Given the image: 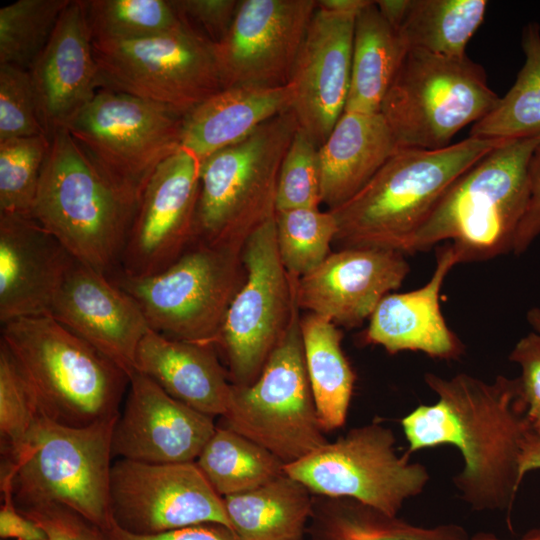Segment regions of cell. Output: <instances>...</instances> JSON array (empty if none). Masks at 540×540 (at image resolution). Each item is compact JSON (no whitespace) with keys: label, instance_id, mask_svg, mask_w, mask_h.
I'll use <instances>...</instances> for the list:
<instances>
[{"label":"cell","instance_id":"obj_1","mask_svg":"<svg viewBox=\"0 0 540 540\" xmlns=\"http://www.w3.org/2000/svg\"><path fill=\"white\" fill-rule=\"evenodd\" d=\"M424 381L438 401L402 418L406 453L443 444L458 448L464 466L453 483L460 498L474 511L505 513L512 530L522 447L531 432L519 378L498 375L485 382L466 373H426Z\"/></svg>","mask_w":540,"mask_h":540},{"label":"cell","instance_id":"obj_2","mask_svg":"<svg viewBox=\"0 0 540 540\" xmlns=\"http://www.w3.org/2000/svg\"><path fill=\"white\" fill-rule=\"evenodd\" d=\"M138 201L63 128L51 136L30 217L74 259L110 276L120 267Z\"/></svg>","mask_w":540,"mask_h":540},{"label":"cell","instance_id":"obj_3","mask_svg":"<svg viewBox=\"0 0 540 540\" xmlns=\"http://www.w3.org/2000/svg\"><path fill=\"white\" fill-rule=\"evenodd\" d=\"M505 141L469 136L441 149L400 148L356 195L329 210L334 243L404 253L449 187Z\"/></svg>","mask_w":540,"mask_h":540},{"label":"cell","instance_id":"obj_4","mask_svg":"<svg viewBox=\"0 0 540 540\" xmlns=\"http://www.w3.org/2000/svg\"><path fill=\"white\" fill-rule=\"evenodd\" d=\"M540 136L507 140L463 173L408 241L404 253L449 241L460 263L512 253L530 197V162Z\"/></svg>","mask_w":540,"mask_h":540},{"label":"cell","instance_id":"obj_5","mask_svg":"<svg viewBox=\"0 0 540 540\" xmlns=\"http://www.w3.org/2000/svg\"><path fill=\"white\" fill-rule=\"evenodd\" d=\"M1 341L27 379L41 414L75 427L119 415L130 377L50 315L1 324Z\"/></svg>","mask_w":540,"mask_h":540},{"label":"cell","instance_id":"obj_6","mask_svg":"<svg viewBox=\"0 0 540 540\" xmlns=\"http://www.w3.org/2000/svg\"><path fill=\"white\" fill-rule=\"evenodd\" d=\"M118 416L88 426L39 414L22 444L3 456L1 488L18 509L61 504L107 529L112 521V435Z\"/></svg>","mask_w":540,"mask_h":540},{"label":"cell","instance_id":"obj_7","mask_svg":"<svg viewBox=\"0 0 540 540\" xmlns=\"http://www.w3.org/2000/svg\"><path fill=\"white\" fill-rule=\"evenodd\" d=\"M298 128L289 110L200 162L193 242L243 246L275 216L281 163Z\"/></svg>","mask_w":540,"mask_h":540},{"label":"cell","instance_id":"obj_8","mask_svg":"<svg viewBox=\"0 0 540 540\" xmlns=\"http://www.w3.org/2000/svg\"><path fill=\"white\" fill-rule=\"evenodd\" d=\"M242 247L192 242L165 270L109 277L138 304L149 328L173 339L212 344L245 279Z\"/></svg>","mask_w":540,"mask_h":540},{"label":"cell","instance_id":"obj_9","mask_svg":"<svg viewBox=\"0 0 540 540\" xmlns=\"http://www.w3.org/2000/svg\"><path fill=\"white\" fill-rule=\"evenodd\" d=\"M500 97L484 69L467 56L409 50L381 104L399 148L449 146L465 126L488 115Z\"/></svg>","mask_w":540,"mask_h":540},{"label":"cell","instance_id":"obj_10","mask_svg":"<svg viewBox=\"0 0 540 540\" xmlns=\"http://www.w3.org/2000/svg\"><path fill=\"white\" fill-rule=\"evenodd\" d=\"M221 417V426L264 447L284 465L329 442L308 379L297 303L260 375L249 385L232 384Z\"/></svg>","mask_w":540,"mask_h":540},{"label":"cell","instance_id":"obj_11","mask_svg":"<svg viewBox=\"0 0 540 540\" xmlns=\"http://www.w3.org/2000/svg\"><path fill=\"white\" fill-rule=\"evenodd\" d=\"M99 89L126 93L182 115L223 87L213 43L183 22L133 40H93Z\"/></svg>","mask_w":540,"mask_h":540},{"label":"cell","instance_id":"obj_12","mask_svg":"<svg viewBox=\"0 0 540 540\" xmlns=\"http://www.w3.org/2000/svg\"><path fill=\"white\" fill-rule=\"evenodd\" d=\"M393 431L372 422L348 431L305 457L284 465L283 471L312 494L350 498L397 516L403 503L419 495L429 481L421 463L399 456Z\"/></svg>","mask_w":540,"mask_h":540},{"label":"cell","instance_id":"obj_13","mask_svg":"<svg viewBox=\"0 0 540 540\" xmlns=\"http://www.w3.org/2000/svg\"><path fill=\"white\" fill-rule=\"evenodd\" d=\"M183 116L159 103L99 89L65 129L140 199L158 166L181 148Z\"/></svg>","mask_w":540,"mask_h":540},{"label":"cell","instance_id":"obj_14","mask_svg":"<svg viewBox=\"0 0 540 540\" xmlns=\"http://www.w3.org/2000/svg\"><path fill=\"white\" fill-rule=\"evenodd\" d=\"M245 279L233 298L215 347L221 350L234 385H249L287 329L296 305L295 280L283 266L275 216L242 247Z\"/></svg>","mask_w":540,"mask_h":540},{"label":"cell","instance_id":"obj_15","mask_svg":"<svg viewBox=\"0 0 540 540\" xmlns=\"http://www.w3.org/2000/svg\"><path fill=\"white\" fill-rule=\"evenodd\" d=\"M110 508L117 526L139 535L207 523L232 529L223 498L195 462L117 459L111 468Z\"/></svg>","mask_w":540,"mask_h":540},{"label":"cell","instance_id":"obj_16","mask_svg":"<svg viewBox=\"0 0 540 540\" xmlns=\"http://www.w3.org/2000/svg\"><path fill=\"white\" fill-rule=\"evenodd\" d=\"M316 8V0H239L213 44L223 87L287 85Z\"/></svg>","mask_w":540,"mask_h":540},{"label":"cell","instance_id":"obj_17","mask_svg":"<svg viewBox=\"0 0 540 540\" xmlns=\"http://www.w3.org/2000/svg\"><path fill=\"white\" fill-rule=\"evenodd\" d=\"M200 161L180 148L150 177L121 256L119 271L142 278L174 263L194 239Z\"/></svg>","mask_w":540,"mask_h":540},{"label":"cell","instance_id":"obj_18","mask_svg":"<svg viewBox=\"0 0 540 540\" xmlns=\"http://www.w3.org/2000/svg\"><path fill=\"white\" fill-rule=\"evenodd\" d=\"M405 255L376 247L331 252L312 272L296 277V303L336 326L359 327L402 285L410 271Z\"/></svg>","mask_w":540,"mask_h":540},{"label":"cell","instance_id":"obj_19","mask_svg":"<svg viewBox=\"0 0 540 540\" xmlns=\"http://www.w3.org/2000/svg\"><path fill=\"white\" fill-rule=\"evenodd\" d=\"M213 417L172 398L134 371L112 435V455L145 463L195 462L216 430Z\"/></svg>","mask_w":540,"mask_h":540},{"label":"cell","instance_id":"obj_20","mask_svg":"<svg viewBox=\"0 0 540 540\" xmlns=\"http://www.w3.org/2000/svg\"><path fill=\"white\" fill-rule=\"evenodd\" d=\"M355 18L356 14L317 7L290 76L291 110L298 127L319 147L345 110Z\"/></svg>","mask_w":540,"mask_h":540},{"label":"cell","instance_id":"obj_21","mask_svg":"<svg viewBox=\"0 0 540 540\" xmlns=\"http://www.w3.org/2000/svg\"><path fill=\"white\" fill-rule=\"evenodd\" d=\"M48 315L110 358L129 377L135 371L137 348L150 328L136 301L109 276L74 259Z\"/></svg>","mask_w":540,"mask_h":540},{"label":"cell","instance_id":"obj_22","mask_svg":"<svg viewBox=\"0 0 540 540\" xmlns=\"http://www.w3.org/2000/svg\"><path fill=\"white\" fill-rule=\"evenodd\" d=\"M92 41L85 0H71L28 69L39 120L50 138L66 128L99 90Z\"/></svg>","mask_w":540,"mask_h":540},{"label":"cell","instance_id":"obj_23","mask_svg":"<svg viewBox=\"0 0 540 540\" xmlns=\"http://www.w3.org/2000/svg\"><path fill=\"white\" fill-rule=\"evenodd\" d=\"M74 258L32 217L0 212V322L48 314Z\"/></svg>","mask_w":540,"mask_h":540},{"label":"cell","instance_id":"obj_24","mask_svg":"<svg viewBox=\"0 0 540 540\" xmlns=\"http://www.w3.org/2000/svg\"><path fill=\"white\" fill-rule=\"evenodd\" d=\"M457 264L449 243L437 247L429 281L412 291L385 296L369 318L365 343L382 346L390 354L413 351L440 360L460 358L465 346L449 328L440 305L444 281Z\"/></svg>","mask_w":540,"mask_h":540},{"label":"cell","instance_id":"obj_25","mask_svg":"<svg viewBox=\"0 0 540 540\" xmlns=\"http://www.w3.org/2000/svg\"><path fill=\"white\" fill-rule=\"evenodd\" d=\"M135 371L201 413L214 417L226 411L232 383L212 344L173 339L149 329L137 348Z\"/></svg>","mask_w":540,"mask_h":540},{"label":"cell","instance_id":"obj_26","mask_svg":"<svg viewBox=\"0 0 540 540\" xmlns=\"http://www.w3.org/2000/svg\"><path fill=\"white\" fill-rule=\"evenodd\" d=\"M293 87L239 85L222 89L183 116L181 148L200 162L234 145L292 108Z\"/></svg>","mask_w":540,"mask_h":540},{"label":"cell","instance_id":"obj_27","mask_svg":"<svg viewBox=\"0 0 540 540\" xmlns=\"http://www.w3.org/2000/svg\"><path fill=\"white\" fill-rule=\"evenodd\" d=\"M399 149L380 112L344 111L319 147L321 202L330 210L351 199Z\"/></svg>","mask_w":540,"mask_h":540},{"label":"cell","instance_id":"obj_28","mask_svg":"<svg viewBox=\"0 0 540 540\" xmlns=\"http://www.w3.org/2000/svg\"><path fill=\"white\" fill-rule=\"evenodd\" d=\"M408 48L399 30L381 15L375 1L355 18L351 79L344 111L379 113Z\"/></svg>","mask_w":540,"mask_h":540},{"label":"cell","instance_id":"obj_29","mask_svg":"<svg viewBox=\"0 0 540 540\" xmlns=\"http://www.w3.org/2000/svg\"><path fill=\"white\" fill-rule=\"evenodd\" d=\"M313 500L303 484L285 473L256 489L223 497L239 540H303Z\"/></svg>","mask_w":540,"mask_h":540},{"label":"cell","instance_id":"obj_30","mask_svg":"<svg viewBox=\"0 0 540 540\" xmlns=\"http://www.w3.org/2000/svg\"><path fill=\"white\" fill-rule=\"evenodd\" d=\"M307 532L313 540H469L464 527L425 528L350 498L314 497Z\"/></svg>","mask_w":540,"mask_h":540},{"label":"cell","instance_id":"obj_31","mask_svg":"<svg viewBox=\"0 0 540 540\" xmlns=\"http://www.w3.org/2000/svg\"><path fill=\"white\" fill-rule=\"evenodd\" d=\"M303 350L308 379L322 428L344 426L355 374L342 346V333L331 321L313 313L301 317Z\"/></svg>","mask_w":540,"mask_h":540},{"label":"cell","instance_id":"obj_32","mask_svg":"<svg viewBox=\"0 0 540 540\" xmlns=\"http://www.w3.org/2000/svg\"><path fill=\"white\" fill-rule=\"evenodd\" d=\"M487 6L485 0H410L399 32L408 51L462 58Z\"/></svg>","mask_w":540,"mask_h":540},{"label":"cell","instance_id":"obj_33","mask_svg":"<svg viewBox=\"0 0 540 540\" xmlns=\"http://www.w3.org/2000/svg\"><path fill=\"white\" fill-rule=\"evenodd\" d=\"M222 498L256 489L284 473V464L247 437L217 426L195 461Z\"/></svg>","mask_w":540,"mask_h":540},{"label":"cell","instance_id":"obj_34","mask_svg":"<svg viewBox=\"0 0 540 540\" xmlns=\"http://www.w3.org/2000/svg\"><path fill=\"white\" fill-rule=\"evenodd\" d=\"M525 61L513 86L495 108L473 124L470 137L515 140L540 136V26L522 30Z\"/></svg>","mask_w":540,"mask_h":540},{"label":"cell","instance_id":"obj_35","mask_svg":"<svg viewBox=\"0 0 540 540\" xmlns=\"http://www.w3.org/2000/svg\"><path fill=\"white\" fill-rule=\"evenodd\" d=\"M275 234L283 266L291 275L302 277L331 254L337 223L329 210L319 207L277 211Z\"/></svg>","mask_w":540,"mask_h":540},{"label":"cell","instance_id":"obj_36","mask_svg":"<svg viewBox=\"0 0 540 540\" xmlns=\"http://www.w3.org/2000/svg\"><path fill=\"white\" fill-rule=\"evenodd\" d=\"M93 40H133L183 24L170 0H85Z\"/></svg>","mask_w":540,"mask_h":540},{"label":"cell","instance_id":"obj_37","mask_svg":"<svg viewBox=\"0 0 540 540\" xmlns=\"http://www.w3.org/2000/svg\"><path fill=\"white\" fill-rule=\"evenodd\" d=\"M71 0H18L0 9V64L29 69Z\"/></svg>","mask_w":540,"mask_h":540},{"label":"cell","instance_id":"obj_38","mask_svg":"<svg viewBox=\"0 0 540 540\" xmlns=\"http://www.w3.org/2000/svg\"><path fill=\"white\" fill-rule=\"evenodd\" d=\"M51 138L0 141V212L30 216Z\"/></svg>","mask_w":540,"mask_h":540},{"label":"cell","instance_id":"obj_39","mask_svg":"<svg viewBox=\"0 0 540 540\" xmlns=\"http://www.w3.org/2000/svg\"><path fill=\"white\" fill-rule=\"evenodd\" d=\"M321 203L319 146L298 128L281 163L276 212L318 208Z\"/></svg>","mask_w":540,"mask_h":540},{"label":"cell","instance_id":"obj_40","mask_svg":"<svg viewBox=\"0 0 540 540\" xmlns=\"http://www.w3.org/2000/svg\"><path fill=\"white\" fill-rule=\"evenodd\" d=\"M34 393L6 344L0 340V438L6 456L24 441L40 414Z\"/></svg>","mask_w":540,"mask_h":540},{"label":"cell","instance_id":"obj_41","mask_svg":"<svg viewBox=\"0 0 540 540\" xmlns=\"http://www.w3.org/2000/svg\"><path fill=\"white\" fill-rule=\"evenodd\" d=\"M40 135L48 136L39 120L28 69L0 64V141Z\"/></svg>","mask_w":540,"mask_h":540},{"label":"cell","instance_id":"obj_42","mask_svg":"<svg viewBox=\"0 0 540 540\" xmlns=\"http://www.w3.org/2000/svg\"><path fill=\"white\" fill-rule=\"evenodd\" d=\"M19 511L37 523L48 540H109L101 527L61 504H46Z\"/></svg>","mask_w":540,"mask_h":540},{"label":"cell","instance_id":"obj_43","mask_svg":"<svg viewBox=\"0 0 540 540\" xmlns=\"http://www.w3.org/2000/svg\"><path fill=\"white\" fill-rule=\"evenodd\" d=\"M170 3L182 22L215 44L229 31L239 0H170Z\"/></svg>","mask_w":540,"mask_h":540},{"label":"cell","instance_id":"obj_44","mask_svg":"<svg viewBox=\"0 0 540 540\" xmlns=\"http://www.w3.org/2000/svg\"><path fill=\"white\" fill-rule=\"evenodd\" d=\"M520 367L518 377L527 407L531 433L540 438V335L531 331L520 338L509 354Z\"/></svg>","mask_w":540,"mask_h":540},{"label":"cell","instance_id":"obj_45","mask_svg":"<svg viewBox=\"0 0 540 540\" xmlns=\"http://www.w3.org/2000/svg\"><path fill=\"white\" fill-rule=\"evenodd\" d=\"M104 531L109 540H239L233 529L215 523L194 525L153 535H139L121 529L112 520Z\"/></svg>","mask_w":540,"mask_h":540},{"label":"cell","instance_id":"obj_46","mask_svg":"<svg viewBox=\"0 0 540 540\" xmlns=\"http://www.w3.org/2000/svg\"><path fill=\"white\" fill-rule=\"evenodd\" d=\"M530 197L525 214L518 226L512 253L521 255L540 235V147L535 151L529 168Z\"/></svg>","mask_w":540,"mask_h":540},{"label":"cell","instance_id":"obj_47","mask_svg":"<svg viewBox=\"0 0 540 540\" xmlns=\"http://www.w3.org/2000/svg\"><path fill=\"white\" fill-rule=\"evenodd\" d=\"M0 538L6 540H48L43 529L22 514L7 488H1Z\"/></svg>","mask_w":540,"mask_h":540},{"label":"cell","instance_id":"obj_48","mask_svg":"<svg viewBox=\"0 0 540 540\" xmlns=\"http://www.w3.org/2000/svg\"><path fill=\"white\" fill-rule=\"evenodd\" d=\"M533 470H540V438L530 432L522 447L519 466L521 480Z\"/></svg>","mask_w":540,"mask_h":540},{"label":"cell","instance_id":"obj_49","mask_svg":"<svg viewBox=\"0 0 540 540\" xmlns=\"http://www.w3.org/2000/svg\"><path fill=\"white\" fill-rule=\"evenodd\" d=\"M375 3L384 19L399 30L408 12L410 0H378Z\"/></svg>","mask_w":540,"mask_h":540},{"label":"cell","instance_id":"obj_50","mask_svg":"<svg viewBox=\"0 0 540 540\" xmlns=\"http://www.w3.org/2000/svg\"><path fill=\"white\" fill-rule=\"evenodd\" d=\"M370 0H317V7L338 12L358 14Z\"/></svg>","mask_w":540,"mask_h":540},{"label":"cell","instance_id":"obj_51","mask_svg":"<svg viewBox=\"0 0 540 540\" xmlns=\"http://www.w3.org/2000/svg\"><path fill=\"white\" fill-rule=\"evenodd\" d=\"M469 540H503L488 532H478L469 537ZM517 540H540V526L528 530Z\"/></svg>","mask_w":540,"mask_h":540},{"label":"cell","instance_id":"obj_52","mask_svg":"<svg viewBox=\"0 0 540 540\" xmlns=\"http://www.w3.org/2000/svg\"><path fill=\"white\" fill-rule=\"evenodd\" d=\"M526 320L532 331L540 335V307H532L526 313Z\"/></svg>","mask_w":540,"mask_h":540},{"label":"cell","instance_id":"obj_53","mask_svg":"<svg viewBox=\"0 0 540 540\" xmlns=\"http://www.w3.org/2000/svg\"><path fill=\"white\" fill-rule=\"evenodd\" d=\"M1 540H6V539H1Z\"/></svg>","mask_w":540,"mask_h":540}]
</instances>
